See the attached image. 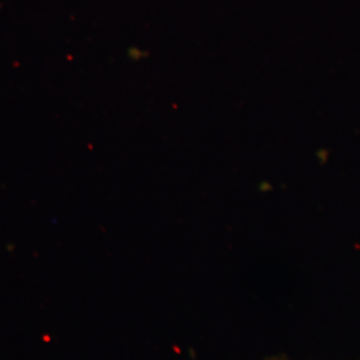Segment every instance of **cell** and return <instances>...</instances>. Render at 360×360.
<instances>
[{
    "instance_id": "obj_1",
    "label": "cell",
    "mask_w": 360,
    "mask_h": 360,
    "mask_svg": "<svg viewBox=\"0 0 360 360\" xmlns=\"http://www.w3.org/2000/svg\"><path fill=\"white\" fill-rule=\"evenodd\" d=\"M270 360H290L287 359V358H281V356H278V358H272V359Z\"/></svg>"
}]
</instances>
